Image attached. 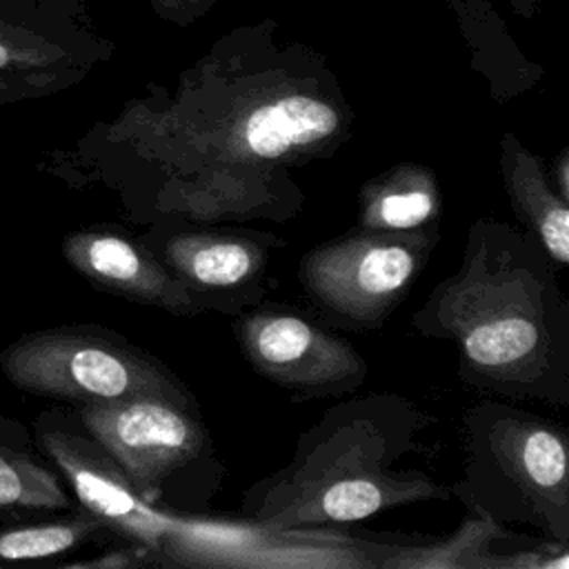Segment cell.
Returning a JSON list of instances; mask_svg holds the SVG:
<instances>
[{
    "label": "cell",
    "instance_id": "cell-1",
    "mask_svg": "<svg viewBox=\"0 0 569 569\" xmlns=\"http://www.w3.org/2000/svg\"><path fill=\"white\" fill-rule=\"evenodd\" d=\"M353 109L327 60L273 20L220 36L173 84H149L96 129L129 209L151 227L284 222L293 171L351 138Z\"/></svg>",
    "mask_w": 569,
    "mask_h": 569
},
{
    "label": "cell",
    "instance_id": "cell-2",
    "mask_svg": "<svg viewBox=\"0 0 569 569\" xmlns=\"http://www.w3.org/2000/svg\"><path fill=\"white\" fill-rule=\"evenodd\" d=\"M411 327L451 342L458 378L478 391L569 405V302L525 227L476 218L458 269L413 311Z\"/></svg>",
    "mask_w": 569,
    "mask_h": 569
},
{
    "label": "cell",
    "instance_id": "cell-3",
    "mask_svg": "<svg viewBox=\"0 0 569 569\" xmlns=\"http://www.w3.org/2000/svg\"><path fill=\"white\" fill-rule=\"evenodd\" d=\"M431 422L393 391L347 398L300 433L284 467L244 491L240 516L271 529L333 527L402 505L449 500V487L405 465Z\"/></svg>",
    "mask_w": 569,
    "mask_h": 569
},
{
    "label": "cell",
    "instance_id": "cell-4",
    "mask_svg": "<svg viewBox=\"0 0 569 569\" xmlns=\"http://www.w3.org/2000/svg\"><path fill=\"white\" fill-rule=\"evenodd\" d=\"M465 467L449 487L465 507L500 525H529L569 545L567 433L540 413L500 400L465 409Z\"/></svg>",
    "mask_w": 569,
    "mask_h": 569
},
{
    "label": "cell",
    "instance_id": "cell-5",
    "mask_svg": "<svg viewBox=\"0 0 569 569\" xmlns=\"http://www.w3.org/2000/svg\"><path fill=\"white\" fill-rule=\"evenodd\" d=\"M2 371L18 389L89 402L162 398L198 407L187 385L162 360L118 333L69 327L22 336L2 358Z\"/></svg>",
    "mask_w": 569,
    "mask_h": 569
},
{
    "label": "cell",
    "instance_id": "cell-6",
    "mask_svg": "<svg viewBox=\"0 0 569 569\" xmlns=\"http://www.w3.org/2000/svg\"><path fill=\"white\" fill-rule=\"evenodd\" d=\"M438 242L436 227L353 231L300 258L298 280L309 300L345 327L371 329L405 300Z\"/></svg>",
    "mask_w": 569,
    "mask_h": 569
},
{
    "label": "cell",
    "instance_id": "cell-7",
    "mask_svg": "<svg viewBox=\"0 0 569 569\" xmlns=\"http://www.w3.org/2000/svg\"><path fill=\"white\" fill-rule=\"evenodd\" d=\"M84 431L116 460L147 502H160L164 482L209 449L198 407L162 398L80 405Z\"/></svg>",
    "mask_w": 569,
    "mask_h": 569
},
{
    "label": "cell",
    "instance_id": "cell-8",
    "mask_svg": "<svg viewBox=\"0 0 569 569\" xmlns=\"http://www.w3.org/2000/svg\"><path fill=\"white\" fill-rule=\"evenodd\" d=\"M247 362L269 382L302 398L342 396L367 378L365 358L342 338L289 309H256L233 320Z\"/></svg>",
    "mask_w": 569,
    "mask_h": 569
},
{
    "label": "cell",
    "instance_id": "cell-9",
    "mask_svg": "<svg viewBox=\"0 0 569 569\" xmlns=\"http://www.w3.org/2000/svg\"><path fill=\"white\" fill-rule=\"evenodd\" d=\"M84 7L0 2V76L60 73L76 82L111 56V42L80 24Z\"/></svg>",
    "mask_w": 569,
    "mask_h": 569
},
{
    "label": "cell",
    "instance_id": "cell-10",
    "mask_svg": "<svg viewBox=\"0 0 569 569\" xmlns=\"http://www.w3.org/2000/svg\"><path fill=\"white\" fill-rule=\"evenodd\" d=\"M62 253L69 264L98 289L160 307L178 316H196L209 302L189 289L140 238L116 229H82L67 236Z\"/></svg>",
    "mask_w": 569,
    "mask_h": 569
},
{
    "label": "cell",
    "instance_id": "cell-11",
    "mask_svg": "<svg viewBox=\"0 0 569 569\" xmlns=\"http://www.w3.org/2000/svg\"><path fill=\"white\" fill-rule=\"evenodd\" d=\"M140 240L209 307L220 309L216 293L251 289L269 262V251L284 240L247 229H164L151 227Z\"/></svg>",
    "mask_w": 569,
    "mask_h": 569
},
{
    "label": "cell",
    "instance_id": "cell-12",
    "mask_svg": "<svg viewBox=\"0 0 569 569\" xmlns=\"http://www.w3.org/2000/svg\"><path fill=\"white\" fill-rule=\"evenodd\" d=\"M500 176L509 204L556 267L569 262V200H565L542 160L513 131L500 138Z\"/></svg>",
    "mask_w": 569,
    "mask_h": 569
},
{
    "label": "cell",
    "instance_id": "cell-13",
    "mask_svg": "<svg viewBox=\"0 0 569 569\" xmlns=\"http://www.w3.org/2000/svg\"><path fill=\"white\" fill-rule=\"evenodd\" d=\"M442 196L436 173L420 162H398L369 178L358 193V227L369 231H411L436 227Z\"/></svg>",
    "mask_w": 569,
    "mask_h": 569
},
{
    "label": "cell",
    "instance_id": "cell-14",
    "mask_svg": "<svg viewBox=\"0 0 569 569\" xmlns=\"http://www.w3.org/2000/svg\"><path fill=\"white\" fill-rule=\"evenodd\" d=\"M505 533V525L467 507L465 520L447 538L413 540L380 536L376 569H482L485 556Z\"/></svg>",
    "mask_w": 569,
    "mask_h": 569
},
{
    "label": "cell",
    "instance_id": "cell-15",
    "mask_svg": "<svg viewBox=\"0 0 569 569\" xmlns=\"http://www.w3.org/2000/svg\"><path fill=\"white\" fill-rule=\"evenodd\" d=\"M462 24V33L471 47L473 67L487 76L496 98H509L531 87L540 69L531 64L505 24L491 16L485 0H449Z\"/></svg>",
    "mask_w": 569,
    "mask_h": 569
},
{
    "label": "cell",
    "instance_id": "cell-16",
    "mask_svg": "<svg viewBox=\"0 0 569 569\" xmlns=\"http://www.w3.org/2000/svg\"><path fill=\"white\" fill-rule=\"evenodd\" d=\"M58 478L33 458L0 445V513L22 516L67 509Z\"/></svg>",
    "mask_w": 569,
    "mask_h": 569
},
{
    "label": "cell",
    "instance_id": "cell-17",
    "mask_svg": "<svg viewBox=\"0 0 569 569\" xmlns=\"http://www.w3.org/2000/svg\"><path fill=\"white\" fill-rule=\"evenodd\" d=\"M102 529L104 525L87 511L67 520L0 529V565L18 560H42L64 553Z\"/></svg>",
    "mask_w": 569,
    "mask_h": 569
},
{
    "label": "cell",
    "instance_id": "cell-18",
    "mask_svg": "<svg viewBox=\"0 0 569 569\" xmlns=\"http://www.w3.org/2000/svg\"><path fill=\"white\" fill-rule=\"evenodd\" d=\"M76 80L60 73H16V76H0V104L22 100V98H38L58 89L73 84Z\"/></svg>",
    "mask_w": 569,
    "mask_h": 569
},
{
    "label": "cell",
    "instance_id": "cell-19",
    "mask_svg": "<svg viewBox=\"0 0 569 569\" xmlns=\"http://www.w3.org/2000/svg\"><path fill=\"white\" fill-rule=\"evenodd\" d=\"M149 4L162 20L187 27L204 16L216 4V0H149Z\"/></svg>",
    "mask_w": 569,
    "mask_h": 569
},
{
    "label": "cell",
    "instance_id": "cell-20",
    "mask_svg": "<svg viewBox=\"0 0 569 569\" xmlns=\"http://www.w3.org/2000/svg\"><path fill=\"white\" fill-rule=\"evenodd\" d=\"M551 178H553V184L558 189V193L569 200V149L562 147L558 158L551 162V169H549Z\"/></svg>",
    "mask_w": 569,
    "mask_h": 569
},
{
    "label": "cell",
    "instance_id": "cell-21",
    "mask_svg": "<svg viewBox=\"0 0 569 569\" xmlns=\"http://www.w3.org/2000/svg\"><path fill=\"white\" fill-rule=\"evenodd\" d=\"M509 4V9L513 13H518L520 18H533L540 9L542 0H505Z\"/></svg>",
    "mask_w": 569,
    "mask_h": 569
},
{
    "label": "cell",
    "instance_id": "cell-22",
    "mask_svg": "<svg viewBox=\"0 0 569 569\" xmlns=\"http://www.w3.org/2000/svg\"><path fill=\"white\" fill-rule=\"evenodd\" d=\"M0 2H36V4H71V7H84L89 0H0Z\"/></svg>",
    "mask_w": 569,
    "mask_h": 569
}]
</instances>
